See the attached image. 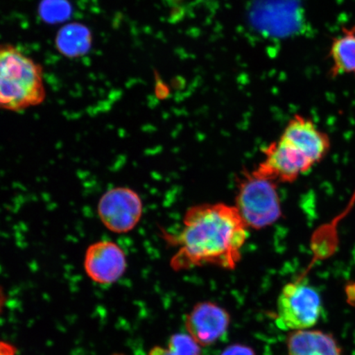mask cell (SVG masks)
Returning <instances> with one entry per match:
<instances>
[{"mask_svg":"<svg viewBox=\"0 0 355 355\" xmlns=\"http://www.w3.org/2000/svg\"><path fill=\"white\" fill-rule=\"evenodd\" d=\"M143 212L139 193L127 187L109 189L102 195L97 207L101 223L116 234L130 232L139 223Z\"/></svg>","mask_w":355,"mask_h":355,"instance_id":"8992f818","label":"cell"},{"mask_svg":"<svg viewBox=\"0 0 355 355\" xmlns=\"http://www.w3.org/2000/svg\"><path fill=\"white\" fill-rule=\"evenodd\" d=\"M330 146L312 119L295 114L279 139L263 150V161L254 171L278 184L292 183L320 162Z\"/></svg>","mask_w":355,"mask_h":355,"instance_id":"7a4b0ae2","label":"cell"},{"mask_svg":"<svg viewBox=\"0 0 355 355\" xmlns=\"http://www.w3.org/2000/svg\"><path fill=\"white\" fill-rule=\"evenodd\" d=\"M42 66L11 44H0V109L13 112L46 100Z\"/></svg>","mask_w":355,"mask_h":355,"instance_id":"3957f363","label":"cell"},{"mask_svg":"<svg viewBox=\"0 0 355 355\" xmlns=\"http://www.w3.org/2000/svg\"><path fill=\"white\" fill-rule=\"evenodd\" d=\"M4 303V295L1 290H0V311H1L3 308V305Z\"/></svg>","mask_w":355,"mask_h":355,"instance_id":"2e32d148","label":"cell"},{"mask_svg":"<svg viewBox=\"0 0 355 355\" xmlns=\"http://www.w3.org/2000/svg\"><path fill=\"white\" fill-rule=\"evenodd\" d=\"M230 324L227 311L212 302L195 304L185 318L189 335L201 346L216 343L227 332Z\"/></svg>","mask_w":355,"mask_h":355,"instance_id":"ba28073f","label":"cell"},{"mask_svg":"<svg viewBox=\"0 0 355 355\" xmlns=\"http://www.w3.org/2000/svg\"><path fill=\"white\" fill-rule=\"evenodd\" d=\"M328 58L331 78L355 75V24L350 28L343 26L341 33L331 40Z\"/></svg>","mask_w":355,"mask_h":355,"instance_id":"30bf717a","label":"cell"},{"mask_svg":"<svg viewBox=\"0 0 355 355\" xmlns=\"http://www.w3.org/2000/svg\"><path fill=\"white\" fill-rule=\"evenodd\" d=\"M277 184L254 171H244L238 177L234 207L248 228L263 229L282 218Z\"/></svg>","mask_w":355,"mask_h":355,"instance_id":"277c9868","label":"cell"},{"mask_svg":"<svg viewBox=\"0 0 355 355\" xmlns=\"http://www.w3.org/2000/svg\"><path fill=\"white\" fill-rule=\"evenodd\" d=\"M84 268L93 282L107 285L117 282L127 268V257L116 243L101 241L87 248Z\"/></svg>","mask_w":355,"mask_h":355,"instance_id":"52a82bcc","label":"cell"},{"mask_svg":"<svg viewBox=\"0 0 355 355\" xmlns=\"http://www.w3.org/2000/svg\"><path fill=\"white\" fill-rule=\"evenodd\" d=\"M220 355H256V353L250 346L234 344L225 348Z\"/></svg>","mask_w":355,"mask_h":355,"instance_id":"5bb4252c","label":"cell"},{"mask_svg":"<svg viewBox=\"0 0 355 355\" xmlns=\"http://www.w3.org/2000/svg\"><path fill=\"white\" fill-rule=\"evenodd\" d=\"M92 44L91 31L81 24H67L58 32L55 46L60 54L77 58L86 54Z\"/></svg>","mask_w":355,"mask_h":355,"instance_id":"8fae6325","label":"cell"},{"mask_svg":"<svg viewBox=\"0 0 355 355\" xmlns=\"http://www.w3.org/2000/svg\"><path fill=\"white\" fill-rule=\"evenodd\" d=\"M247 230L234 206L205 203L190 207L179 233H164L167 242L177 248L171 259L172 268L188 270L209 265L235 269L242 257Z\"/></svg>","mask_w":355,"mask_h":355,"instance_id":"6da1fadb","label":"cell"},{"mask_svg":"<svg viewBox=\"0 0 355 355\" xmlns=\"http://www.w3.org/2000/svg\"><path fill=\"white\" fill-rule=\"evenodd\" d=\"M71 7L66 0H44L40 7V13L44 21L58 22L70 15Z\"/></svg>","mask_w":355,"mask_h":355,"instance_id":"4fadbf2b","label":"cell"},{"mask_svg":"<svg viewBox=\"0 0 355 355\" xmlns=\"http://www.w3.org/2000/svg\"><path fill=\"white\" fill-rule=\"evenodd\" d=\"M288 355H341L334 337L315 330L292 331L287 340Z\"/></svg>","mask_w":355,"mask_h":355,"instance_id":"9c48e42d","label":"cell"},{"mask_svg":"<svg viewBox=\"0 0 355 355\" xmlns=\"http://www.w3.org/2000/svg\"><path fill=\"white\" fill-rule=\"evenodd\" d=\"M149 355H202L201 345L192 337L184 333L171 336L166 347L157 346L150 350Z\"/></svg>","mask_w":355,"mask_h":355,"instance_id":"7c38bea8","label":"cell"},{"mask_svg":"<svg viewBox=\"0 0 355 355\" xmlns=\"http://www.w3.org/2000/svg\"><path fill=\"white\" fill-rule=\"evenodd\" d=\"M117 355H121V354H117Z\"/></svg>","mask_w":355,"mask_h":355,"instance_id":"e0dca14e","label":"cell"},{"mask_svg":"<svg viewBox=\"0 0 355 355\" xmlns=\"http://www.w3.org/2000/svg\"><path fill=\"white\" fill-rule=\"evenodd\" d=\"M318 291L303 282L288 283L277 300V325L282 330H307L316 325L322 314Z\"/></svg>","mask_w":355,"mask_h":355,"instance_id":"5b68a950","label":"cell"},{"mask_svg":"<svg viewBox=\"0 0 355 355\" xmlns=\"http://www.w3.org/2000/svg\"><path fill=\"white\" fill-rule=\"evenodd\" d=\"M0 355H15V349L10 344L0 343Z\"/></svg>","mask_w":355,"mask_h":355,"instance_id":"9a60e30c","label":"cell"}]
</instances>
